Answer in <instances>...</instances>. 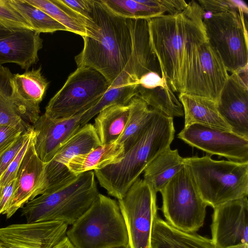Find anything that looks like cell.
I'll use <instances>...</instances> for the list:
<instances>
[{
    "mask_svg": "<svg viewBox=\"0 0 248 248\" xmlns=\"http://www.w3.org/2000/svg\"><path fill=\"white\" fill-rule=\"evenodd\" d=\"M90 15L96 29L92 37H82L83 48L75 58L78 67L96 70L110 86L123 78L138 82L148 72L161 75L150 46L148 20L119 16L101 0H92Z\"/></svg>",
    "mask_w": 248,
    "mask_h": 248,
    "instance_id": "1",
    "label": "cell"
},
{
    "mask_svg": "<svg viewBox=\"0 0 248 248\" xmlns=\"http://www.w3.org/2000/svg\"><path fill=\"white\" fill-rule=\"evenodd\" d=\"M205 12L192 0L182 12L148 19L151 48L161 75L174 92L183 93L193 65L207 38Z\"/></svg>",
    "mask_w": 248,
    "mask_h": 248,
    "instance_id": "2",
    "label": "cell"
},
{
    "mask_svg": "<svg viewBox=\"0 0 248 248\" xmlns=\"http://www.w3.org/2000/svg\"><path fill=\"white\" fill-rule=\"evenodd\" d=\"M175 132L173 118L155 109L140 137L121 161L93 171L101 186L108 195L122 199L148 165L170 147Z\"/></svg>",
    "mask_w": 248,
    "mask_h": 248,
    "instance_id": "3",
    "label": "cell"
},
{
    "mask_svg": "<svg viewBox=\"0 0 248 248\" xmlns=\"http://www.w3.org/2000/svg\"><path fill=\"white\" fill-rule=\"evenodd\" d=\"M99 193L94 171L84 172L62 187L28 202L21 208V216L27 223L57 221L72 225Z\"/></svg>",
    "mask_w": 248,
    "mask_h": 248,
    "instance_id": "4",
    "label": "cell"
},
{
    "mask_svg": "<svg viewBox=\"0 0 248 248\" xmlns=\"http://www.w3.org/2000/svg\"><path fill=\"white\" fill-rule=\"evenodd\" d=\"M202 200L214 209L227 202L248 197V162L216 160L207 155L184 158Z\"/></svg>",
    "mask_w": 248,
    "mask_h": 248,
    "instance_id": "5",
    "label": "cell"
},
{
    "mask_svg": "<svg viewBox=\"0 0 248 248\" xmlns=\"http://www.w3.org/2000/svg\"><path fill=\"white\" fill-rule=\"evenodd\" d=\"M71 226L66 237L76 248L128 246L126 227L118 202L102 194Z\"/></svg>",
    "mask_w": 248,
    "mask_h": 248,
    "instance_id": "6",
    "label": "cell"
},
{
    "mask_svg": "<svg viewBox=\"0 0 248 248\" xmlns=\"http://www.w3.org/2000/svg\"><path fill=\"white\" fill-rule=\"evenodd\" d=\"M242 10L203 17L207 41L227 70L236 73L248 67V31Z\"/></svg>",
    "mask_w": 248,
    "mask_h": 248,
    "instance_id": "7",
    "label": "cell"
},
{
    "mask_svg": "<svg viewBox=\"0 0 248 248\" xmlns=\"http://www.w3.org/2000/svg\"><path fill=\"white\" fill-rule=\"evenodd\" d=\"M160 192L161 210L170 226L191 233L203 226L208 205L202 199L185 165Z\"/></svg>",
    "mask_w": 248,
    "mask_h": 248,
    "instance_id": "8",
    "label": "cell"
},
{
    "mask_svg": "<svg viewBox=\"0 0 248 248\" xmlns=\"http://www.w3.org/2000/svg\"><path fill=\"white\" fill-rule=\"evenodd\" d=\"M110 86L107 79L92 68L77 67L50 99L45 114L64 119L85 112L95 104Z\"/></svg>",
    "mask_w": 248,
    "mask_h": 248,
    "instance_id": "9",
    "label": "cell"
},
{
    "mask_svg": "<svg viewBox=\"0 0 248 248\" xmlns=\"http://www.w3.org/2000/svg\"><path fill=\"white\" fill-rule=\"evenodd\" d=\"M156 194L143 179L139 178L125 196L118 200L129 248H152V229L157 215Z\"/></svg>",
    "mask_w": 248,
    "mask_h": 248,
    "instance_id": "10",
    "label": "cell"
},
{
    "mask_svg": "<svg viewBox=\"0 0 248 248\" xmlns=\"http://www.w3.org/2000/svg\"><path fill=\"white\" fill-rule=\"evenodd\" d=\"M68 226L49 221L0 228V248H76L66 237Z\"/></svg>",
    "mask_w": 248,
    "mask_h": 248,
    "instance_id": "11",
    "label": "cell"
},
{
    "mask_svg": "<svg viewBox=\"0 0 248 248\" xmlns=\"http://www.w3.org/2000/svg\"><path fill=\"white\" fill-rule=\"evenodd\" d=\"M177 137L190 146L229 160L248 162V139L231 131L193 124L184 128Z\"/></svg>",
    "mask_w": 248,
    "mask_h": 248,
    "instance_id": "12",
    "label": "cell"
},
{
    "mask_svg": "<svg viewBox=\"0 0 248 248\" xmlns=\"http://www.w3.org/2000/svg\"><path fill=\"white\" fill-rule=\"evenodd\" d=\"M101 145L93 124L88 123L81 126L60 147L53 158L45 164V192L60 188L75 179L77 176L67 167L69 161Z\"/></svg>",
    "mask_w": 248,
    "mask_h": 248,
    "instance_id": "13",
    "label": "cell"
},
{
    "mask_svg": "<svg viewBox=\"0 0 248 248\" xmlns=\"http://www.w3.org/2000/svg\"><path fill=\"white\" fill-rule=\"evenodd\" d=\"M211 240L217 248H248V197L215 208Z\"/></svg>",
    "mask_w": 248,
    "mask_h": 248,
    "instance_id": "14",
    "label": "cell"
},
{
    "mask_svg": "<svg viewBox=\"0 0 248 248\" xmlns=\"http://www.w3.org/2000/svg\"><path fill=\"white\" fill-rule=\"evenodd\" d=\"M229 76L220 57L207 41L199 50L183 93L206 98L217 103Z\"/></svg>",
    "mask_w": 248,
    "mask_h": 248,
    "instance_id": "15",
    "label": "cell"
},
{
    "mask_svg": "<svg viewBox=\"0 0 248 248\" xmlns=\"http://www.w3.org/2000/svg\"><path fill=\"white\" fill-rule=\"evenodd\" d=\"M248 67L229 75L217 103L232 132L248 139Z\"/></svg>",
    "mask_w": 248,
    "mask_h": 248,
    "instance_id": "16",
    "label": "cell"
},
{
    "mask_svg": "<svg viewBox=\"0 0 248 248\" xmlns=\"http://www.w3.org/2000/svg\"><path fill=\"white\" fill-rule=\"evenodd\" d=\"M85 112L64 119L52 118L44 113L32 124L35 132L34 148L43 163L50 161L60 147L80 129L81 118Z\"/></svg>",
    "mask_w": 248,
    "mask_h": 248,
    "instance_id": "17",
    "label": "cell"
},
{
    "mask_svg": "<svg viewBox=\"0 0 248 248\" xmlns=\"http://www.w3.org/2000/svg\"><path fill=\"white\" fill-rule=\"evenodd\" d=\"M34 136L25 152L17 172L14 196L5 214L7 218L13 216L28 202L46 191L45 163L35 151L33 144Z\"/></svg>",
    "mask_w": 248,
    "mask_h": 248,
    "instance_id": "18",
    "label": "cell"
},
{
    "mask_svg": "<svg viewBox=\"0 0 248 248\" xmlns=\"http://www.w3.org/2000/svg\"><path fill=\"white\" fill-rule=\"evenodd\" d=\"M43 42L40 33L32 29L0 26V65L14 63L28 70L38 61Z\"/></svg>",
    "mask_w": 248,
    "mask_h": 248,
    "instance_id": "19",
    "label": "cell"
},
{
    "mask_svg": "<svg viewBox=\"0 0 248 248\" xmlns=\"http://www.w3.org/2000/svg\"><path fill=\"white\" fill-rule=\"evenodd\" d=\"M115 15L126 18L149 19L183 11L184 0H101Z\"/></svg>",
    "mask_w": 248,
    "mask_h": 248,
    "instance_id": "20",
    "label": "cell"
},
{
    "mask_svg": "<svg viewBox=\"0 0 248 248\" xmlns=\"http://www.w3.org/2000/svg\"><path fill=\"white\" fill-rule=\"evenodd\" d=\"M41 67L13 75L16 94L32 125L40 116L39 105L48 86L41 72Z\"/></svg>",
    "mask_w": 248,
    "mask_h": 248,
    "instance_id": "21",
    "label": "cell"
},
{
    "mask_svg": "<svg viewBox=\"0 0 248 248\" xmlns=\"http://www.w3.org/2000/svg\"><path fill=\"white\" fill-rule=\"evenodd\" d=\"M151 245L152 248H217L211 239L178 230L157 215L153 226Z\"/></svg>",
    "mask_w": 248,
    "mask_h": 248,
    "instance_id": "22",
    "label": "cell"
},
{
    "mask_svg": "<svg viewBox=\"0 0 248 248\" xmlns=\"http://www.w3.org/2000/svg\"><path fill=\"white\" fill-rule=\"evenodd\" d=\"M178 98L184 109V127L199 124L232 132L230 126L219 114L217 103L214 101L186 93H179Z\"/></svg>",
    "mask_w": 248,
    "mask_h": 248,
    "instance_id": "23",
    "label": "cell"
},
{
    "mask_svg": "<svg viewBox=\"0 0 248 248\" xmlns=\"http://www.w3.org/2000/svg\"><path fill=\"white\" fill-rule=\"evenodd\" d=\"M184 165V158L177 149L171 150L170 147L148 165L143 171V179L157 193Z\"/></svg>",
    "mask_w": 248,
    "mask_h": 248,
    "instance_id": "24",
    "label": "cell"
},
{
    "mask_svg": "<svg viewBox=\"0 0 248 248\" xmlns=\"http://www.w3.org/2000/svg\"><path fill=\"white\" fill-rule=\"evenodd\" d=\"M124 153V146L117 141L101 145L92 151L72 158L67 167L75 175L84 172L102 169L119 163Z\"/></svg>",
    "mask_w": 248,
    "mask_h": 248,
    "instance_id": "25",
    "label": "cell"
},
{
    "mask_svg": "<svg viewBox=\"0 0 248 248\" xmlns=\"http://www.w3.org/2000/svg\"><path fill=\"white\" fill-rule=\"evenodd\" d=\"M129 115V107L114 105L97 114L93 124L101 145L117 141L124 131Z\"/></svg>",
    "mask_w": 248,
    "mask_h": 248,
    "instance_id": "26",
    "label": "cell"
},
{
    "mask_svg": "<svg viewBox=\"0 0 248 248\" xmlns=\"http://www.w3.org/2000/svg\"><path fill=\"white\" fill-rule=\"evenodd\" d=\"M138 82L129 78L121 79L116 84L110 86L97 103L82 115L81 126L88 124L100 111L109 106L128 105L138 95Z\"/></svg>",
    "mask_w": 248,
    "mask_h": 248,
    "instance_id": "27",
    "label": "cell"
},
{
    "mask_svg": "<svg viewBox=\"0 0 248 248\" xmlns=\"http://www.w3.org/2000/svg\"><path fill=\"white\" fill-rule=\"evenodd\" d=\"M129 115L124 132L118 142L124 147V152L136 142L153 115L154 109L150 108L140 97H134L128 104Z\"/></svg>",
    "mask_w": 248,
    "mask_h": 248,
    "instance_id": "28",
    "label": "cell"
},
{
    "mask_svg": "<svg viewBox=\"0 0 248 248\" xmlns=\"http://www.w3.org/2000/svg\"><path fill=\"white\" fill-rule=\"evenodd\" d=\"M138 96L151 108L173 118L184 115L183 106L167 81L164 86L151 89L139 87Z\"/></svg>",
    "mask_w": 248,
    "mask_h": 248,
    "instance_id": "29",
    "label": "cell"
},
{
    "mask_svg": "<svg viewBox=\"0 0 248 248\" xmlns=\"http://www.w3.org/2000/svg\"><path fill=\"white\" fill-rule=\"evenodd\" d=\"M9 1L11 5L30 24L32 29L38 33L40 34L53 33L59 31H68L63 25L26 0Z\"/></svg>",
    "mask_w": 248,
    "mask_h": 248,
    "instance_id": "30",
    "label": "cell"
},
{
    "mask_svg": "<svg viewBox=\"0 0 248 248\" xmlns=\"http://www.w3.org/2000/svg\"><path fill=\"white\" fill-rule=\"evenodd\" d=\"M42 10L53 19L65 26L68 30L78 35L87 36L84 23L60 0H26Z\"/></svg>",
    "mask_w": 248,
    "mask_h": 248,
    "instance_id": "31",
    "label": "cell"
},
{
    "mask_svg": "<svg viewBox=\"0 0 248 248\" xmlns=\"http://www.w3.org/2000/svg\"><path fill=\"white\" fill-rule=\"evenodd\" d=\"M0 125H7L23 132L32 126L23 113L14 104L0 95Z\"/></svg>",
    "mask_w": 248,
    "mask_h": 248,
    "instance_id": "32",
    "label": "cell"
},
{
    "mask_svg": "<svg viewBox=\"0 0 248 248\" xmlns=\"http://www.w3.org/2000/svg\"><path fill=\"white\" fill-rule=\"evenodd\" d=\"M0 26L32 29L30 24L11 5L9 0H0Z\"/></svg>",
    "mask_w": 248,
    "mask_h": 248,
    "instance_id": "33",
    "label": "cell"
},
{
    "mask_svg": "<svg viewBox=\"0 0 248 248\" xmlns=\"http://www.w3.org/2000/svg\"><path fill=\"white\" fill-rule=\"evenodd\" d=\"M204 12L212 14L242 10L248 13V6L244 1L232 0H199L197 1Z\"/></svg>",
    "mask_w": 248,
    "mask_h": 248,
    "instance_id": "34",
    "label": "cell"
},
{
    "mask_svg": "<svg viewBox=\"0 0 248 248\" xmlns=\"http://www.w3.org/2000/svg\"><path fill=\"white\" fill-rule=\"evenodd\" d=\"M33 130L32 125L22 133L11 145L0 153V178L22 147Z\"/></svg>",
    "mask_w": 248,
    "mask_h": 248,
    "instance_id": "35",
    "label": "cell"
},
{
    "mask_svg": "<svg viewBox=\"0 0 248 248\" xmlns=\"http://www.w3.org/2000/svg\"><path fill=\"white\" fill-rule=\"evenodd\" d=\"M35 134L34 130L28 138L22 147L0 178V186H3L16 178L17 172L25 152Z\"/></svg>",
    "mask_w": 248,
    "mask_h": 248,
    "instance_id": "36",
    "label": "cell"
},
{
    "mask_svg": "<svg viewBox=\"0 0 248 248\" xmlns=\"http://www.w3.org/2000/svg\"><path fill=\"white\" fill-rule=\"evenodd\" d=\"M23 133L21 130L12 126L0 125V153Z\"/></svg>",
    "mask_w": 248,
    "mask_h": 248,
    "instance_id": "37",
    "label": "cell"
},
{
    "mask_svg": "<svg viewBox=\"0 0 248 248\" xmlns=\"http://www.w3.org/2000/svg\"><path fill=\"white\" fill-rule=\"evenodd\" d=\"M16 184V178L0 186V215L5 214L12 201Z\"/></svg>",
    "mask_w": 248,
    "mask_h": 248,
    "instance_id": "38",
    "label": "cell"
},
{
    "mask_svg": "<svg viewBox=\"0 0 248 248\" xmlns=\"http://www.w3.org/2000/svg\"><path fill=\"white\" fill-rule=\"evenodd\" d=\"M166 79L161 75L155 72H150L143 75L139 80V87L151 89L157 87L164 86Z\"/></svg>",
    "mask_w": 248,
    "mask_h": 248,
    "instance_id": "39",
    "label": "cell"
},
{
    "mask_svg": "<svg viewBox=\"0 0 248 248\" xmlns=\"http://www.w3.org/2000/svg\"><path fill=\"white\" fill-rule=\"evenodd\" d=\"M129 248V246H127L126 247H119V248Z\"/></svg>",
    "mask_w": 248,
    "mask_h": 248,
    "instance_id": "40",
    "label": "cell"
}]
</instances>
